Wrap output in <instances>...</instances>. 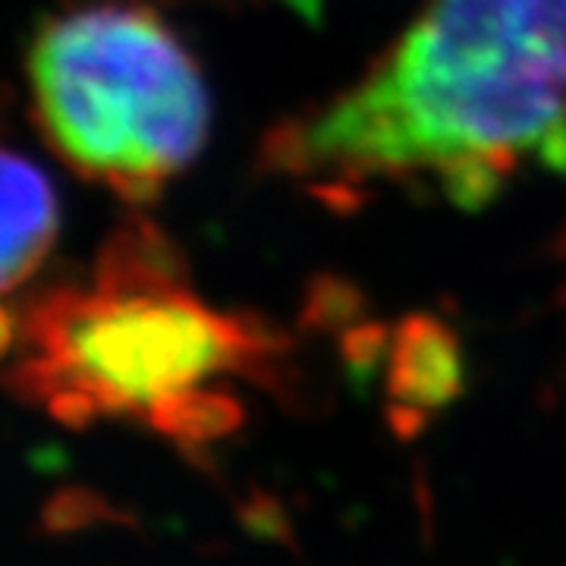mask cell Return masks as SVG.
<instances>
[{"mask_svg":"<svg viewBox=\"0 0 566 566\" xmlns=\"http://www.w3.org/2000/svg\"><path fill=\"white\" fill-rule=\"evenodd\" d=\"M274 164L324 199L422 189L475 208L566 167V0H428L346 92L283 126Z\"/></svg>","mask_w":566,"mask_h":566,"instance_id":"1","label":"cell"},{"mask_svg":"<svg viewBox=\"0 0 566 566\" xmlns=\"http://www.w3.org/2000/svg\"><path fill=\"white\" fill-rule=\"evenodd\" d=\"M268 368L274 337L205 303L167 237L129 221L82 281L22 305L3 385L66 428L136 419L170 438L199 400Z\"/></svg>","mask_w":566,"mask_h":566,"instance_id":"2","label":"cell"},{"mask_svg":"<svg viewBox=\"0 0 566 566\" xmlns=\"http://www.w3.org/2000/svg\"><path fill=\"white\" fill-rule=\"evenodd\" d=\"M25 76L48 148L123 202L161 196L208 142L202 70L145 7L95 3L44 20Z\"/></svg>","mask_w":566,"mask_h":566,"instance_id":"3","label":"cell"},{"mask_svg":"<svg viewBox=\"0 0 566 566\" xmlns=\"http://www.w3.org/2000/svg\"><path fill=\"white\" fill-rule=\"evenodd\" d=\"M61 233V199L51 177L0 145V296L39 274Z\"/></svg>","mask_w":566,"mask_h":566,"instance_id":"4","label":"cell"},{"mask_svg":"<svg viewBox=\"0 0 566 566\" xmlns=\"http://www.w3.org/2000/svg\"><path fill=\"white\" fill-rule=\"evenodd\" d=\"M457 390L460 363L453 356L450 337L434 327H419L416 334H409L390 375V394L400 400L397 416H403L400 431H406L409 416L422 419L428 409L450 403Z\"/></svg>","mask_w":566,"mask_h":566,"instance_id":"5","label":"cell"},{"mask_svg":"<svg viewBox=\"0 0 566 566\" xmlns=\"http://www.w3.org/2000/svg\"><path fill=\"white\" fill-rule=\"evenodd\" d=\"M104 523H123V513L88 488H63L41 506V528L48 535H73Z\"/></svg>","mask_w":566,"mask_h":566,"instance_id":"6","label":"cell"},{"mask_svg":"<svg viewBox=\"0 0 566 566\" xmlns=\"http://www.w3.org/2000/svg\"><path fill=\"white\" fill-rule=\"evenodd\" d=\"M20 344V315L10 305L0 303V363H7Z\"/></svg>","mask_w":566,"mask_h":566,"instance_id":"7","label":"cell"}]
</instances>
